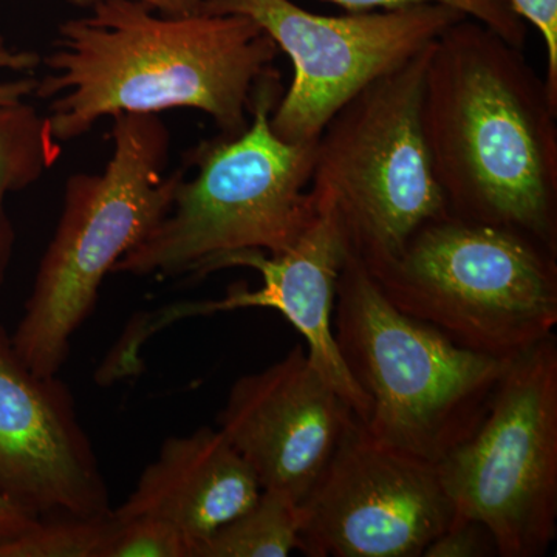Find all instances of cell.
I'll return each mask as SVG.
<instances>
[{
  "label": "cell",
  "instance_id": "cell-7",
  "mask_svg": "<svg viewBox=\"0 0 557 557\" xmlns=\"http://www.w3.org/2000/svg\"><path fill=\"white\" fill-rule=\"evenodd\" d=\"M431 47L355 95L314 143V207L335 215L362 263L394 258L449 215L421 126Z\"/></svg>",
  "mask_w": 557,
  "mask_h": 557
},
{
  "label": "cell",
  "instance_id": "cell-12",
  "mask_svg": "<svg viewBox=\"0 0 557 557\" xmlns=\"http://www.w3.org/2000/svg\"><path fill=\"white\" fill-rule=\"evenodd\" d=\"M355 418L298 344L269 368L234 381L218 429L262 490L300 504Z\"/></svg>",
  "mask_w": 557,
  "mask_h": 557
},
{
  "label": "cell",
  "instance_id": "cell-15",
  "mask_svg": "<svg viewBox=\"0 0 557 557\" xmlns=\"http://www.w3.org/2000/svg\"><path fill=\"white\" fill-rule=\"evenodd\" d=\"M62 156L49 121L22 101L0 106V285L14 247V230L5 211L9 194L30 188Z\"/></svg>",
  "mask_w": 557,
  "mask_h": 557
},
{
  "label": "cell",
  "instance_id": "cell-6",
  "mask_svg": "<svg viewBox=\"0 0 557 557\" xmlns=\"http://www.w3.org/2000/svg\"><path fill=\"white\" fill-rule=\"evenodd\" d=\"M364 267L399 311L483 357L511 361L555 335L557 251L519 231L449 214Z\"/></svg>",
  "mask_w": 557,
  "mask_h": 557
},
{
  "label": "cell",
  "instance_id": "cell-21",
  "mask_svg": "<svg viewBox=\"0 0 557 557\" xmlns=\"http://www.w3.org/2000/svg\"><path fill=\"white\" fill-rule=\"evenodd\" d=\"M516 14L541 33L547 51L545 84L557 102V0H508Z\"/></svg>",
  "mask_w": 557,
  "mask_h": 557
},
{
  "label": "cell",
  "instance_id": "cell-14",
  "mask_svg": "<svg viewBox=\"0 0 557 557\" xmlns=\"http://www.w3.org/2000/svg\"><path fill=\"white\" fill-rule=\"evenodd\" d=\"M260 491L255 472L222 432L203 426L164 440L159 456L112 515L166 520L196 552L200 542L251 507Z\"/></svg>",
  "mask_w": 557,
  "mask_h": 557
},
{
  "label": "cell",
  "instance_id": "cell-13",
  "mask_svg": "<svg viewBox=\"0 0 557 557\" xmlns=\"http://www.w3.org/2000/svg\"><path fill=\"white\" fill-rule=\"evenodd\" d=\"M348 255L350 247L338 220L332 212L319 211L304 236L281 255L242 251L220 260L218 271L234 267L258 271L262 287L249 289L245 284H236L225 298L161 310L143 327L148 330L141 341L180 318L240 309L276 310L302 335L311 364L366 423L369 399L347 372L333 333L336 285Z\"/></svg>",
  "mask_w": 557,
  "mask_h": 557
},
{
  "label": "cell",
  "instance_id": "cell-5",
  "mask_svg": "<svg viewBox=\"0 0 557 557\" xmlns=\"http://www.w3.org/2000/svg\"><path fill=\"white\" fill-rule=\"evenodd\" d=\"M333 333L369 399L370 434L434 465L471 437L512 361L457 346L399 311L354 252L336 285Z\"/></svg>",
  "mask_w": 557,
  "mask_h": 557
},
{
  "label": "cell",
  "instance_id": "cell-1",
  "mask_svg": "<svg viewBox=\"0 0 557 557\" xmlns=\"http://www.w3.org/2000/svg\"><path fill=\"white\" fill-rule=\"evenodd\" d=\"M89 16L62 22L44 58L36 97L64 145L106 116L194 109L220 134L247 129L260 83L273 73L276 42L242 14L166 16L138 0H101Z\"/></svg>",
  "mask_w": 557,
  "mask_h": 557
},
{
  "label": "cell",
  "instance_id": "cell-8",
  "mask_svg": "<svg viewBox=\"0 0 557 557\" xmlns=\"http://www.w3.org/2000/svg\"><path fill=\"white\" fill-rule=\"evenodd\" d=\"M454 519L482 523L502 557H541L557 534V343L512 359L471 437L437 463Z\"/></svg>",
  "mask_w": 557,
  "mask_h": 557
},
{
  "label": "cell",
  "instance_id": "cell-22",
  "mask_svg": "<svg viewBox=\"0 0 557 557\" xmlns=\"http://www.w3.org/2000/svg\"><path fill=\"white\" fill-rule=\"evenodd\" d=\"M40 57L35 51L13 50L0 36V70L11 72H32L40 64ZM38 79L22 78L0 83V106L17 104L35 95Z\"/></svg>",
  "mask_w": 557,
  "mask_h": 557
},
{
  "label": "cell",
  "instance_id": "cell-23",
  "mask_svg": "<svg viewBox=\"0 0 557 557\" xmlns=\"http://www.w3.org/2000/svg\"><path fill=\"white\" fill-rule=\"evenodd\" d=\"M42 520L28 516L27 512L14 507L5 497L0 496V545L24 536L35 530Z\"/></svg>",
  "mask_w": 557,
  "mask_h": 557
},
{
  "label": "cell",
  "instance_id": "cell-16",
  "mask_svg": "<svg viewBox=\"0 0 557 557\" xmlns=\"http://www.w3.org/2000/svg\"><path fill=\"white\" fill-rule=\"evenodd\" d=\"M302 516L295 498L262 490L258 500L197 545L194 557H285L299 549Z\"/></svg>",
  "mask_w": 557,
  "mask_h": 557
},
{
  "label": "cell",
  "instance_id": "cell-20",
  "mask_svg": "<svg viewBox=\"0 0 557 557\" xmlns=\"http://www.w3.org/2000/svg\"><path fill=\"white\" fill-rule=\"evenodd\" d=\"M498 556L496 541L482 523L454 519L424 552L423 557Z\"/></svg>",
  "mask_w": 557,
  "mask_h": 557
},
{
  "label": "cell",
  "instance_id": "cell-24",
  "mask_svg": "<svg viewBox=\"0 0 557 557\" xmlns=\"http://www.w3.org/2000/svg\"><path fill=\"white\" fill-rule=\"evenodd\" d=\"M67 2L79 9H90L101 0H67ZM138 2L146 3L150 9L166 16H189V14L199 13L203 0H138Z\"/></svg>",
  "mask_w": 557,
  "mask_h": 557
},
{
  "label": "cell",
  "instance_id": "cell-11",
  "mask_svg": "<svg viewBox=\"0 0 557 557\" xmlns=\"http://www.w3.org/2000/svg\"><path fill=\"white\" fill-rule=\"evenodd\" d=\"M0 496L38 520L112 512L69 387L33 372L0 327Z\"/></svg>",
  "mask_w": 557,
  "mask_h": 557
},
{
  "label": "cell",
  "instance_id": "cell-10",
  "mask_svg": "<svg viewBox=\"0 0 557 557\" xmlns=\"http://www.w3.org/2000/svg\"><path fill=\"white\" fill-rule=\"evenodd\" d=\"M299 507L310 557H423L454 520L437 465L388 448L359 418Z\"/></svg>",
  "mask_w": 557,
  "mask_h": 557
},
{
  "label": "cell",
  "instance_id": "cell-2",
  "mask_svg": "<svg viewBox=\"0 0 557 557\" xmlns=\"http://www.w3.org/2000/svg\"><path fill=\"white\" fill-rule=\"evenodd\" d=\"M421 126L450 215L557 251V102L523 49L463 17L432 44Z\"/></svg>",
  "mask_w": 557,
  "mask_h": 557
},
{
  "label": "cell",
  "instance_id": "cell-9",
  "mask_svg": "<svg viewBox=\"0 0 557 557\" xmlns=\"http://www.w3.org/2000/svg\"><path fill=\"white\" fill-rule=\"evenodd\" d=\"M200 11L256 22L293 65V79L271 113L288 143L314 141L347 101L431 47L463 13L442 3L324 16L293 0H203Z\"/></svg>",
  "mask_w": 557,
  "mask_h": 557
},
{
  "label": "cell",
  "instance_id": "cell-3",
  "mask_svg": "<svg viewBox=\"0 0 557 557\" xmlns=\"http://www.w3.org/2000/svg\"><path fill=\"white\" fill-rule=\"evenodd\" d=\"M281 73L260 83L247 129L205 139L186 153L171 211L112 273L203 277L242 251L281 255L318 218L310 194L314 141H284L271 129Z\"/></svg>",
  "mask_w": 557,
  "mask_h": 557
},
{
  "label": "cell",
  "instance_id": "cell-19",
  "mask_svg": "<svg viewBox=\"0 0 557 557\" xmlns=\"http://www.w3.org/2000/svg\"><path fill=\"white\" fill-rule=\"evenodd\" d=\"M335 3L346 11H372L401 9V7L442 3L453 7L465 16L486 25L511 46L523 49L528 35V25L511 9L508 0H324Z\"/></svg>",
  "mask_w": 557,
  "mask_h": 557
},
{
  "label": "cell",
  "instance_id": "cell-18",
  "mask_svg": "<svg viewBox=\"0 0 557 557\" xmlns=\"http://www.w3.org/2000/svg\"><path fill=\"white\" fill-rule=\"evenodd\" d=\"M113 518V515H112ZM193 544L177 527L159 518H113L100 557H193Z\"/></svg>",
  "mask_w": 557,
  "mask_h": 557
},
{
  "label": "cell",
  "instance_id": "cell-17",
  "mask_svg": "<svg viewBox=\"0 0 557 557\" xmlns=\"http://www.w3.org/2000/svg\"><path fill=\"white\" fill-rule=\"evenodd\" d=\"M112 512L94 519L42 520L24 536L0 545V557H100Z\"/></svg>",
  "mask_w": 557,
  "mask_h": 557
},
{
  "label": "cell",
  "instance_id": "cell-4",
  "mask_svg": "<svg viewBox=\"0 0 557 557\" xmlns=\"http://www.w3.org/2000/svg\"><path fill=\"white\" fill-rule=\"evenodd\" d=\"M112 153L101 172H76L64 186L57 230L11 336L22 361L57 376L73 335L94 311L106 276L171 211L188 164L166 172L171 134L157 113L112 116Z\"/></svg>",
  "mask_w": 557,
  "mask_h": 557
}]
</instances>
